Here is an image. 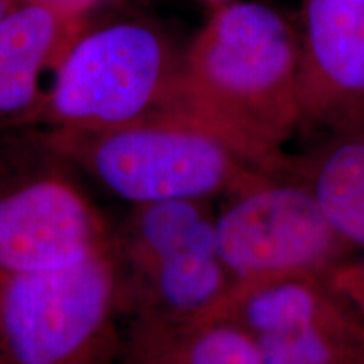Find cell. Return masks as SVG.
Returning a JSON list of instances; mask_svg holds the SVG:
<instances>
[{
	"mask_svg": "<svg viewBox=\"0 0 364 364\" xmlns=\"http://www.w3.org/2000/svg\"><path fill=\"white\" fill-rule=\"evenodd\" d=\"M112 255L122 312L130 318H213L235 287L218 247L213 203L130 208L113 228Z\"/></svg>",
	"mask_w": 364,
	"mask_h": 364,
	"instance_id": "4",
	"label": "cell"
},
{
	"mask_svg": "<svg viewBox=\"0 0 364 364\" xmlns=\"http://www.w3.org/2000/svg\"><path fill=\"white\" fill-rule=\"evenodd\" d=\"M0 364H9V361H7L6 356H4L2 353H0Z\"/></svg>",
	"mask_w": 364,
	"mask_h": 364,
	"instance_id": "16",
	"label": "cell"
},
{
	"mask_svg": "<svg viewBox=\"0 0 364 364\" xmlns=\"http://www.w3.org/2000/svg\"><path fill=\"white\" fill-rule=\"evenodd\" d=\"M363 292H364V280H363Z\"/></svg>",
	"mask_w": 364,
	"mask_h": 364,
	"instance_id": "17",
	"label": "cell"
},
{
	"mask_svg": "<svg viewBox=\"0 0 364 364\" xmlns=\"http://www.w3.org/2000/svg\"><path fill=\"white\" fill-rule=\"evenodd\" d=\"M216 238L235 284L327 273L358 257L307 184L258 171L216 209Z\"/></svg>",
	"mask_w": 364,
	"mask_h": 364,
	"instance_id": "7",
	"label": "cell"
},
{
	"mask_svg": "<svg viewBox=\"0 0 364 364\" xmlns=\"http://www.w3.org/2000/svg\"><path fill=\"white\" fill-rule=\"evenodd\" d=\"M86 21L41 0H17L0 19V127H31Z\"/></svg>",
	"mask_w": 364,
	"mask_h": 364,
	"instance_id": "10",
	"label": "cell"
},
{
	"mask_svg": "<svg viewBox=\"0 0 364 364\" xmlns=\"http://www.w3.org/2000/svg\"><path fill=\"white\" fill-rule=\"evenodd\" d=\"M122 316L112 248L59 270H0V353L9 364H117Z\"/></svg>",
	"mask_w": 364,
	"mask_h": 364,
	"instance_id": "6",
	"label": "cell"
},
{
	"mask_svg": "<svg viewBox=\"0 0 364 364\" xmlns=\"http://www.w3.org/2000/svg\"><path fill=\"white\" fill-rule=\"evenodd\" d=\"M216 317L247 332L263 364H364V304L341 267L235 284Z\"/></svg>",
	"mask_w": 364,
	"mask_h": 364,
	"instance_id": "8",
	"label": "cell"
},
{
	"mask_svg": "<svg viewBox=\"0 0 364 364\" xmlns=\"http://www.w3.org/2000/svg\"><path fill=\"white\" fill-rule=\"evenodd\" d=\"M39 130L78 174L130 208L213 203L263 171L201 122L172 110L112 129Z\"/></svg>",
	"mask_w": 364,
	"mask_h": 364,
	"instance_id": "2",
	"label": "cell"
},
{
	"mask_svg": "<svg viewBox=\"0 0 364 364\" xmlns=\"http://www.w3.org/2000/svg\"><path fill=\"white\" fill-rule=\"evenodd\" d=\"M171 110L201 122L253 166L279 169L302 129L297 26L255 0L213 9L182 49Z\"/></svg>",
	"mask_w": 364,
	"mask_h": 364,
	"instance_id": "1",
	"label": "cell"
},
{
	"mask_svg": "<svg viewBox=\"0 0 364 364\" xmlns=\"http://www.w3.org/2000/svg\"><path fill=\"white\" fill-rule=\"evenodd\" d=\"M120 363L263 364L247 332L226 317L204 321L130 318Z\"/></svg>",
	"mask_w": 364,
	"mask_h": 364,
	"instance_id": "12",
	"label": "cell"
},
{
	"mask_svg": "<svg viewBox=\"0 0 364 364\" xmlns=\"http://www.w3.org/2000/svg\"><path fill=\"white\" fill-rule=\"evenodd\" d=\"M181 63L174 41L147 21H86L31 127L102 130L171 110Z\"/></svg>",
	"mask_w": 364,
	"mask_h": 364,
	"instance_id": "3",
	"label": "cell"
},
{
	"mask_svg": "<svg viewBox=\"0 0 364 364\" xmlns=\"http://www.w3.org/2000/svg\"><path fill=\"white\" fill-rule=\"evenodd\" d=\"M203 2H206V4H209V6H211L213 9H216V7L226 6V4H230V2H235V0H203Z\"/></svg>",
	"mask_w": 364,
	"mask_h": 364,
	"instance_id": "15",
	"label": "cell"
},
{
	"mask_svg": "<svg viewBox=\"0 0 364 364\" xmlns=\"http://www.w3.org/2000/svg\"><path fill=\"white\" fill-rule=\"evenodd\" d=\"M41 2L48 4V6L68 14V16L88 19V14L100 6L103 0H41Z\"/></svg>",
	"mask_w": 364,
	"mask_h": 364,
	"instance_id": "13",
	"label": "cell"
},
{
	"mask_svg": "<svg viewBox=\"0 0 364 364\" xmlns=\"http://www.w3.org/2000/svg\"><path fill=\"white\" fill-rule=\"evenodd\" d=\"M302 129L364 115V0H300Z\"/></svg>",
	"mask_w": 364,
	"mask_h": 364,
	"instance_id": "9",
	"label": "cell"
},
{
	"mask_svg": "<svg viewBox=\"0 0 364 364\" xmlns=\"http://www.w3.org/2000/svg\"><path fill=\"white\" fill-rule=\"evenodd\" d=\"M34 127L0 136V270L51 272L112 248L113 226Z\"/></svg>",
	"mask_w": 364,
	"mask_h": 364,
	"instance_id": "5",
	"label": "cell"
},
{
	"mask_svg": "<svg viewBox=\"0 0 364 364\" xmlns=\"http://www.w3.org/2000/svg\"><path fill=\"white\" fill-rule=\"evenodd\" d=\"M17 0H0V19H2L6 14L11 11V7L16 4Z\"/></svg>",
	"mask_w": 364,
	"mask_h": 364,
	"instance_id": "14",
	"label": "cell"
},
{
	"mask_svg": "<svg viewBox=\"0 0 364 364\" xmlns=\"http://www.w3.org/2000/svg\"><path fill=\"white\" fill-rule=\"evenodd\" d=\"M277 171L307 184L344 240L364 255V115L322 132L306 152L287 154Z\"/></svg>",
	"mask_w": 364,
	"mask_h": 364,
	"instance_id": "11",
	"label": "cell"
}]
</instances>
